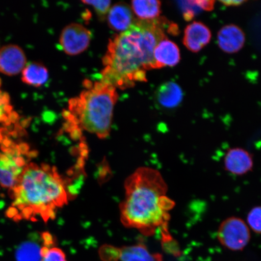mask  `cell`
Instances as JSON below:
<instances>
[{
	"label": "cell",
	"mask_w": 261,
	"mask_h": 261,
	"mask_svg": "<svg viewBox=\"0 0 261 261\" xmlns=\"http://www.w3.org/2000/svg\"><path fill=\"white\" fill-rule=\"evenodd\" d=\"M195 5L205 11H210L214 9V1H195Z\"/></svg>",
	"instance_id": "obj_23"
},
{
	"label": "cell",
	"mask_w": 261,
	"mask_h": 261,
	"mask_svg": "<svg viewBox=\"0 0 261 261\" xmlns=\"http://www.w3.org/2000/svg\"><path fill=\"white\" fill-rule=\"evenodd\" d=\"M22 82L29 86L39 87L44 85L48 79L47 68L43 64L31 63L25 65L22 71Z\"/></svg>",
	"instance_id": "obj_17"
},
{
	"label": "cell",
	"mask_w": 261,
	"mask_h": 261,
	"mask_svg": "<svg viewBox=\"0 0 261 261\" xmlns=\"http://www.w3.org/2000/svg\"><path fill=\"white\" fill-rule=\"evenodd\" d=\"M130 6L140 20H154L161 13V2L156 0H135Z\"/></svg>",
	"instance_id": "obj_16"
},
{
	"label": "cell",
	"mask_w": 261,
	"mask_h": 261,
	"mask_svg": "<svg viewBox=\"0 0 261 261\" xmlns=\"http://www.w3.org/2000/svg\"><path fill=\"white\" fill-rule=\"evenodd\" d=\"M163 21L136 19L128 30L110 40L102 58L101 81L122 90L146 82V71L155 69V48L166 37Z\"/></svg>",
	"instance_id": "obj_1"
},
{
	"label": "cell",
	"mask_w": 261,
	"mask_h": 261,
	"mask_svg": "<svg viewBox=\"0 0 261 261\" xmlns=\"http://www.w3.org/2000/svg\"><path fill=\"white\" fill-rule=\"evenodd\" d=\"M184 98L181 87L174 82H167L160 86L155 92V99L160 106L166 109H174L179 106Z\"/></svg>",
	"instance_id": "obj_14"
},
{
	"label": "cell",
	"mask_w": 261,
	"mask_h": 261,
	"mask_svg": "<svg viewBox=\"0 0 261 261\" xmlns=\"http://www.w3.org/2000/svg\"><path fill=\"white\" fill-rule=\"evenodd\" d=\"M167 186L161 173L151 168L137 169L126 178L125 197L120 204V219L126 227L146 236L165 227L174 203L166 195Z\"/></svg>",
	"instance_id": "obj_2"
},
{
	"label": "cell",
	"mask_w": 261,
	"mask_h": 261,
	"mask_svg": "<svg viewBox=\"0 0 261 261\" xmlns=\"http://www.w3.org/2000/svg\"><path fill=\"white\" fill-rule=\"evenodd\" d=\"M224 167L233 175H243L252 170V156L243 148H231L227 152L224 160Z\"/></svg>",
	"instance_id": "obj_10"
},
{
	"label": "cell",
	"mask_w": 261,
	"mask_h": 261,
	"mask_svg": "<svg viewBox=\"0 0 261 261\" xmlns=\"http://www.w3.org/2000/svg\"><path fill=\"white\" fill-rule=\"evenodd\" d=\"M211 40V32L201 22L194 21L186 28L184 44L189 50L194 53L200 51Z\"/></svg>",
	"instance_id": "obj_9"
},
{
	"label": "cell",
	"mask_w": 261,
	"mask_h": 261,
	"mask_svg": "<svg viewBox=\"0 0 261 261\" xmlns=\"http://www.w3.org/2000/svg\"><path fill=\"white\" fill-rule=\"evenodd\" d=\"M42 246L34 241H25L16 251V257L19 261H41Z\"/></svg>",
	"instance_id": "obj_18"
},
{
	"label": "cell",
	"mask_w": 261,
	"mask_h": 261,
	"mask_svg": "<svg viewBox=\"0 0 261 261\" xmlns=\"http://www.w3.org/2000/svg\"><path fill=\"white\" fill-rule=\"evenodd\" d=\"M245 42L244 32L236 25H225L218 33V45L225 53H237L244 47Z\"/></svg>",
	"instance_id": "obj_11"
},
{
	"label": "cell",
	"mask_w": 261,
	"mask_h": 261,
	"mask_svg": "<svg viewBox=\"0 0 261 261\" xmlns=\"http://www.w3.org/2000/svg\"><path fill=\"white\" fill-rule=\"evenodd\" d=\"M222 3H223V4H224L225 5H227V6H238V5H240L241 4H242L243 3H244L243 2H241V1H232V2H230V1H228V2H221Z\"/></svg>",
	"instance_id": "obj_24"
},
{
	"label": "cell",
	"mask_w": 261,
	"mask_h": 261,
	"mask_svg": "<svg viewBox=\"0 0 261 261\" xmlns=\"http://www.w3.org/2000/svg\"><path fill=\"white\" fill-rule=\"evenodd\" d=\"M26 63L24 52L18 45L9 44L0 49V72L15 76L22 72Z\"/></svg>",
	"instance_id": "obj_8"
},
{
	"label": "cell",
	"mask_w": 261,
	"mask_h": 261,
	"mask_svg": "<svg viewBox=\"0 0 261 261\" xmlns=\"http://www.w3.org/2000/svg\"><path fill=\"white\" fill-rule=\"evenodd\" d=\"M106 19L110 29L120 33L128 30L136 21L132 7L124 2L113 6Z\"/></svg>",
	"instance_id": "obj_12"
},
{
	"label": "cell",
	"mask_w": 261,
	"mask_h": 261,
	"mask_svg": "<svg viewBox=\"0 0 261 261\" xmlns=\"http://www.w3.org/2000/svg\"><path fill=\"white\" fill-rule=\"evenodd\" d=\"M24 160L11 152L0 154V185L14 189L25 168Z\"/></svg>",
	"instance_id": "obj_7"
},
{
	"label": "cell",
	"mask_w": 261,
	"mask_h": 261,
	"mask_svg": "<svg viewBox=\"0 0 261 261\" xmlns=\"http://www.w3.org/2000/svg\"><path fill=\"white\" fill-rule=\"evenodd\" d=\"M249 227L257 233H261V206L253 207L249 212L247 218Z\"/></svg>",
	"instance_id": "obj_22"
},
{
	"label": "cell",
	"mask_w": 261,
	"mask_h": 261,
	"mask_svg": "<svg viewBox=\"0 0 261 261\" xmlns=\"http://www.w3.org/2000/svg\"><path fill=\"white\" fill-rule=\"evenodd\" d=\"M220 243L227 249L233 251L242 250L250 240L249 226L242 219L230 217L222 222L217 232Z\"/></svg>",
	"instance_id": "obj_5"
},
{
	"label": "cell",
	"mask_w": 261,
	"mask_h": 261,
	"mask_svg": "<svg viewBox=\"0 0 261 261\" xmlns=\"http://www.w3.org/2000/svg\"><path fill=\"white\" fill-rule=\"evenodd\" d=\"M84 84L86 89L69 100L68 110L64 112L65 128L73 138L86 130L100 139H106L119 97L117 89L101 81L93 83L87 80Z\"/></svg>",
	"instance_id": "obj_4"
},
{
	"label": "cell",
	"mask_w": 261,
	"mask_h": 261,
	"mask_svg": "<svg viewBox=\"0 0 261 261\" xmlns=\"http://www.w3.org/2000/svg\"><path fill=\"white\" fill-rule=\"evenodd\" d=\"M68 184L54 166L31 163L14 189L13 206L24 218L39 217L45 222L54 219L58 208L68 203Z\"/></svg>",
	"instance_id": "obj_3"
},
{
	"label": "cell",
	"mask_w": 261,
	"mask_h": 261,
	"mask_svg": "<svg viewBox=\"0 0 261 261\" xmlns=\"http://www.w3.org/2000/svg\"><path fill=\"white\" fill-rule=\"evenodd\" d=\"M180 58V51L177 45L166 37L156 45L154 51L155 69L174 67L179 63Z\"/></svg>",
	"instance_id": "obj_13"
},
{
	"label": "cell",
	"mask_w": 261,
	"mask_h": 261,
	"mask_svg": "<svg viewBox=\"0 0 261 261\" xmlns=\"http://www.w3.org/2000/svg\"><path fill=\"white\" fill-rule=\"evenodd\" d=\"M84 4L93 6L95 11L98 17L100 20L103 21L107 18L108 14L111 8V4L112 2L110 0H105V1H86L82 2Z\"/></svg>",
	"instance_id": "obj_21"
},
{
	"label": "cell",
	"mask_w": 261,
	"mask_h": 261,
	"mask_svg": "<svg viewBox=\"0 0 261 261\" xmlns=\"http://www.w3.org/2000/svg\"><path fill=\"white\" fill-rule=\"evenodd\" d=\"M41 253V261H67L63 251L55 246L48 247L42 243Z\"/></svg>",
	"instance_id": "obj_19"
},
{
	"label": "cell",
	"mask_w": 261,
	"mask_h": 261,
	"mask_svg": "<svg viewBox=\"0 0 261 261\" xmlns=\"http://www.w3.org/2000/svg\"><path fill=\"white\" fill-rule=\"evenodd\" d=\"M117 257L121 261H163L161 254L150 253L141 244L117 248Z\"/></svg>",
	"instance_id": "obj_15"
},
{
	"label": "cell",
	"mask_w": 261,
	"mask_h": 261,
	"mask_svg": "<svg viewBox=\"0 0 261 261\" xmlns=\"http://www.w3.org/2000/svg\"><path fill=\"white\" fill-rule=\"evenodd\" d=\"M12 112V107L9 94L0 89V123L7 121Z\"/></svg>",
	"instance_id": "obj_20"
},
{
	"label": "cell",
	"mask_w": 261,
	"mask_h": 261,
	"mask_svg": "<svg viewBox=\"0 0 261 261\" xmlns=\"http://www.w3.org/2000/svg\"><path fill=\"white\" fill-rule=\"evenodd\" d=\"M91 40V32L78 23L65 26L62 31L60 44L65 54L74 56L83 53L89 47Z\"/></svg>",
	"instance_id": "obj_6"
}]
</instances>
